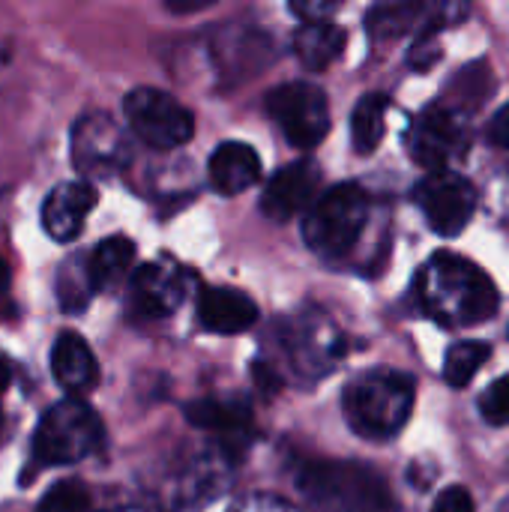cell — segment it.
Listing matches in <instances>:
<instances>
[{"mask_svg": "<svg viewBox=\"0 0 509 512\" xmlns=\"http://www.w3.org/2000/svg\"><path fill=\"white\" fill-rule=\"evenodd\" d=\"M432 512H477V504H474V495L465 486H450L435 498Z\"/></svg>", "mask_w": 509, "mask_h": 512, "instance_id": "obj_29", "label": "cell"}, {"mask_svg": "<svg viewBox=\"0 0 509 512\" xmlns=\"http://www.w3.org/2000/svg\"><path fill=\"white\" fill-rule=\"evenodd\" d=\"M480 414L489 426H507L509 423V375L498 378L483 396H480Z\"/></svg>", "mask_w": 509, "mask_h": 512, "instance_id": "obj_26", "label": "cell"}, {"mask_svg": "<svg viewBox=\"0 0 509 512\" xmlns=\"http://www.w3.org/2000/svg\"><path fill=\"white\" fill-rule=\"evenodd\" d=\"M267 111L285 141L300 150L318 147L330 132V105L321 87L309 81H288L267 93Z\"/></svg>", "mask_w": 509, "mask_h": 512, "instance_id": "obj_9", "label": "cell"}, {"mask_svg": "<svg viewBox=\"0 0 509 512\" xmlns=\"http://www.w3.org/2000/svg\"><path fill=\"white\" fill-rule=\"evenodd\" d=\"M123 114L132 135L153 150H177L195 132L192 111L171 93L156 87H135L123 99Z\"/></svg>", "mask_w": 509, "mask_h": 512, "instance_id": "obj_8", "label": "cell"}, {"mask_svg": "<svg viewBox=\"0 0 509 512\" xmlns=\"http://www.w3.org/2000/svg\"><path fill=\"white\" fill-rule=\"evenodd\" d=\"M492 357V348L486 342H477V339H468V342H456L450 351H447V360H444V378L450 387H468L477 372L486 366V360Z\"/></svg>", "mask_w": 509, "mask_h": 512, "instance_id": "obj_24", "label": "cell"}, {"mask_svg": "<svg viewBox=\"0 0 509 512\" xmlns=\"http://www.w3.org/2000/svg\"><path fill=\"white\" fill-rule=\"evenodd\" d=\"M417 381L396 369H372L357 375L342 393V414L360 438H396L411 420Z\"/></svg>", "mask_w": 509, "mask_h": 512, "instance_id": "obj_3", "label": "cell"}, {"mask_svg": "<svg viewBox=\"0 0 509 512\" xmlns=\"http://www.w3.org/2000/svg\"><path fill=\"white\" fill-rule=\"evenodd\" d=\"M36 512H90V492L75 480L54 483L42 495Z\"/></svg>", "mask_w": 509, "mask_h": 512, "instance_id": "obj_25", "label": "cell"}, {"mask_svg": "<svg viewBox=\"0 0 509 512\" xmlns=\"http://www.w3.org/2000/svg\"><path fill=\"white\" fill-rule=\"evenodd\" d=\"M198 321L219 336H237L255 327L258 306L234 288H204L198 294Z\"/></svg>", "mask_w": 509, "mask_h": 512, "instance_id": "obj_19", "label": "cell"}, {"mask_svg": "<svg viewBox=\"0 0 509 512\" xmlns=\"http://www.w3.org/2000/svg\"><path fill=\"white\" fill-rule=\"evenodd\" d=\"M492 201H495V210L504 213V219H509V177H504V186L492 192Z\"/></svg>", "mask_w": 509, "mask_h": 512, "instance_id": "obj_32", "label": "cell"}, {"mask_svg": "<svg viewBox=\"0 0 509 512\" xmlns=\"http://www.w3.org/2000/svg\"><path fill=\"white\" fill-rule=\"evenodd\" d=\"M135 243L123 234L117 237H108L102 240L93 252H90V276H93V285L96 291H108L114 285H120L129 273H132V264H135Z\"/></svg>", "mask_w": 509, "mask_h": 512, "instance_id": "obj_21", "label": "cell"}, {"mask_svg": "<svg viewBox=\"0 0 509 512\" xmlns=\"http://www.w3.org/2000/svg\"><path fill=\"white\" fill-rule=\"evenodd\" d=\"M9 381H12V369H9V363H6V357H0V396L6 393V387H9Z\"/></svg>", "mask_w": 509, "mask_h": 512, "instance_id": "obj_34", "label": "cell"}, {"mask_svg": "<svg viewBox=\"0 0 509 512\" xmlns=\"http://www.w3.org/2000/svg\"><path fill=\"white\" fill-rule=\"evenodd\" d=\"M96 294V285H93V276H90V261L87 255H78V258H69L60 273H57V303L63 312L69 315H78L90 306Z\"/></svg>", "mask_w": 509, "mask_h": 512, "instance_id": "obj_23", "label": "cell"}, {"mask_svg": "<svg viewBox=\"0 0 509 512\" xmlns=\"http://www.w3.org/2000/svg\"><path fill=\"white\" fill-rule=\"evenodd\" d=\"M114 512H150V510H138V507H126V510H114Z\"/></svg>", "mask_w": 509, "mask_h": 512, "instance_id": "obj_35", "label": "cell"}, {"mask_svg": "<svg viewBox=\"0 0 509 512\" xmlns=\"http://www.w3.org/2000/svg\"><path fill=\"white\" fill-rule=\"evenodd\" d=\"M414 204L423 210L435 234L456 237L459 231L468 228L471 216L477 213L480 192L468 177L456 171H435L414 186Z\"/></svg>", "mask_w": 509, "mask_h": 512, "instance_id": "obj_11", "label": "cell"}, {"mask_svg": "<svg viewBox=\"0 0 509 512\" xmlns=\"http://www.w3.org/2000/svg\"><path fill=\"white\" fill-rule=\"evenodd\" d=\"M99 195L87 180H66L54 186L42 204V228L54 243H69L81 234Z\"/></svg>", "mask_w": 509, "mask_h": 512, "instance_id": "obj_16", "label": "cell"}, {"mask_svg": "<svg viewBox=\"0 0 509 512\" xmlns=\"http://www.w3.org/2000/svg\"><path fill=\"white\" fill-rule=\"evenodd\" d=\"M339 9V3H321V0H294L291 12L303 21V24H315V21H330V15Z\"/></svg>", "mask_w": 509, "mask_h": 512, "instance_id": "obj_30", "label": "cell"}, {"mask_svg": "<svg viewBox=\"0 0 509 512\" xmlns=\"http://www.w3.org/2000/svg\"><path fill=\"white\" fill-rule=\"evenodd\" d=\"M105 429L99 414L81 399H63L51 405L33 432V462L39 468L75 465L99 453Z\"/></svg>", "mask_w": 509, "mask_h": 512, "instance_id": "obj_5", "label": "cell"}, {"mask_svg": "<svg viewBox=\"0 0 509 512\" xmlns=\"http://www.w3.org/2000/svg\"><path fill=\"white\" fill-rule=\"evenodd\" d=\"M51 375L69 393V399H81L99 384V363L78 333L63 330L57 336L51 348Z\"/></svg>", "mask_w": 509, "mask_h": 512, "instance_id": "obj_17", "label": "cell"}, {"mask_svg": "<svg viewBox=\"0 0 509 512\" xmlns=\"http://www.w3.org/2000/svg\"><path fill=\"white\" fill-rule=\"evenodd\" d=\"M0 438H3V411H0Z\"/></svg>", "mask_w": 509, "mask_h": 512, "instance_id": "obj_36", "label": "cell"}, {"mask_svg": "<svg viewBox=\"0 0 509 512\" xmlns=\"http://www.w3.org/2000/svg\"><path fill=\"white\" fill-rule=\"evenodd\" d=\"M345 48V30L333 21H315V24H300L294 33V54L300 63L312 72L327 69Z\"/></svg>", "mask_w": 509, "mask_h": 512, "instance_id": "obj_20", "label": "cell"}, {"mask_svg": "<svg viewBox=\"0 0 509 512\" xmlns=\"http://www.w3.org/2000/svg\"><path fill=\"white\" fill-rule=\"evenodd\" d=\"M321 198V171L309 159H297L279 168L264 192H261V213L273 222H291L300 213H309L312 204Z\"/></svg>", "mask_w": 509, "mask_h": 512, "instance_id": "obj_13", "label": "cell"}, {"mask_svg": "<svg viewBox=\"0 0 509 512\" xmlns=\"http://www.w3.org/2000/svg\"><path fill=\"white\" fill-rule=\"evenodd\" d=\"M294 480L315 512H399L387 480L360 462L312 459L297 468Z\"/></svg>", "mask_w": 509, "mask_h": 512, "instance_id": "obj_2", "label": "cell"}, {"mask_svg": "<svg viewBox=\"0 0 509 512\" xmlns=\"http://www.w3.org/2000/svg\"><path fill=\"white\" fill-rule=\"evenodd\" d=\"M69 156L81 180H108L132 162V141L111 114L90 111L72 126Z\"/></svg>", "mask_w": 509, "mask_h": 512, "instance_id": "obj_7", "label": "cell"}, {"mask_svg": "<svg viewBox=\"0 0 509 512\" xmlns=\"http://www.w3.org/2000/svg\"><path fill=\"white\" fill-rule=\"evenodd\" d=\"M207 177L219 195L234 198L261 180V156L246 141H225L213 150L207 162Z\"/></svg>", "mask_w": 509, "mask_h": 512, "instance_id": "obj_18", "label": "cell"}, {"mask_svg": "<svg viewBox=\"0 0 509 512\" xmlns=\"http://www.w3.org/2000/svg\"><path fill=\"white\" fill-rule=\"evenodd\" d=\"M186 420L216 438V450L228 459L243 453L255 438V417L240 399H198L186 405Z\"/></svg>", "mask_w": 509, "mask_h": 512, "instance_id": "obj_14", "label": "cell"}, {"mask_svg": "<svg viewBox=\"0 0 509 512\" xmlns=\"http://www.w3.org/2000/svg\"><path fill=\"white\" fill-rule=\"evenodd\" d=\"M468 15V6L459 3H381L369 12V30L381 39H396L405 33H438L441 27H453Z\"/></svg>", "mask_w": 509, "mask_h": 512, "instance_id": "obj_15", "label": "cell"}, {"mask_svg": "<svg viewBox=\"0 0 509 512\" xmlns=\"http://www.w3.org/2000/svg\"><path fill=\"white\" fill-rule=\"evenodd\" d=\"M468 141L471 138H468L465 120L453 108H444V105L423 108L411 120V129L405 135V147L411 159L429 168V174L450 171L468 153Z\"/></svg>", "mask_w": 509, "mask_h": 512, "instance_id": "obj_10", "label": "cell"}, {"mask_svg": "<svg viewBox=\"0 0 509 512\" xmlns=\"http://www.w3.org/2000/svg\"><path fill=\"white\" fill-rule=\"evenodd\" d=\"M369 216V192L360 183H339L321 192V198L303 216V240L318 258L339 261L357 249Z\"/></svg>", "mask_w": 509, "mask_h": 512, "instance_id": "obj_4", "label": "cell"}, {"mask_svg": "<svg viewBox=\"0 0 509 512\" xmlns=\"http://www.w3.org/2000/svg\"><path fill=\"white\" fill-rule=\"evenodd\" d=\"M420 306L444 327H477L492 321L501 294L486 270L456 252H435L417 273Z\"/></svg>", "mask_w": 509, "mask_h": 512, "instance_id": "obj_1", "label": "cell"}, {"mask_svg": "<svg viewBox=\"0 0 509 512\" xmlns=\"http://www.w3.org/2000/svg\"><path fill=\"white\" fill-rule=\"evenodd\" d=\"M441 60V45H438V33H423L414 39V48L408 51V66L417 72L432 69Z\"/></svg>", "mask_w": 509, "mask_h": 512, "instance_id": "obj_28", "label": "cell"}, {"mask_svg": "<svg viewBox=\"0 0 509 512\" xmlns=\"http://www.w3.org/2000/svg\"><path fill=\"white\" fill-rule=\"evenodd\" d=\"M228 512H300L294 504H288L285 498L279 495H270V492H249L243 498H237Z\"/></svg>", "mask_w": 509, "mask_h": 512, "instance_id": "obj_27", "label": "cell"}, {"mask_svg": "<svg viewBox=\"0 0 509 512\" xmlns=\"http://www.w3.org/2000/svg\"><path fill=\"white\" fill-rule=\"evenodd\" d=\"M489 141L498 150H507L509 153V102L492 117V123H489Z\"/></svg>", "mask_w": 509, "mask_h": 512, "instance_id": "obj_31", "label": "cell"}, {"mask_svg": "<svg viewBox=\"0 0 509 512\" xmlns=\"http://www.w3.org/2000/svg\"><path fill=\"white\" fill-rule=\"evenodd\" d=\"M189 294V273L174 261L141 264L129 279L132 309L144 318H168Z\"/></svg>", "mask_w": 509, "mask_h": 512, "instance_id": "obj_12", "label": "cell"}, {"mask_svg": "<svg viewBox=\"0 0 509 512\" xmlns=\"http://www.w3.org/2000/svg\"><path fill=\"white\" fill-rule=\"evenodd\" d=\"M276 336L285 363L303 381H318L330 375L348 351L342 327L324 309H303L285 318Z\"/></svg>", "mask_w": 509, "mask_h": 512, "instance_id": "obj_6", "label": "cell"}, {"mask_svg": "<svg viewBox=\"0 0 509 512\" xmlns=\"http://www.w3.org/2000/svg\"><path fill=\"white\" fill-rule=\"evenodd\" d=\"M387 108H390V99L384 93H366L354 114H351V141L357 147V153H375L381 138H384V129H387Z\"/></svg>", "mask_w": 509, "mask_h": 512, "instance_id": "obj_22", "label": "cell"}, {"mask_svg": "<svg viewBox=\"0 0 509 512\" xmlns=\"http://www.w3.org/2000/svg\"><path fill=\"white\" fill-rule=\"evenodd\" d=\"M9 282H12V270H9V264L0 258V297L9 291Z\"/></svg>", "mask_w": 509, "mask_h": 512, "instance_id": "obj_33", "label": "cell"}]
</instances>
